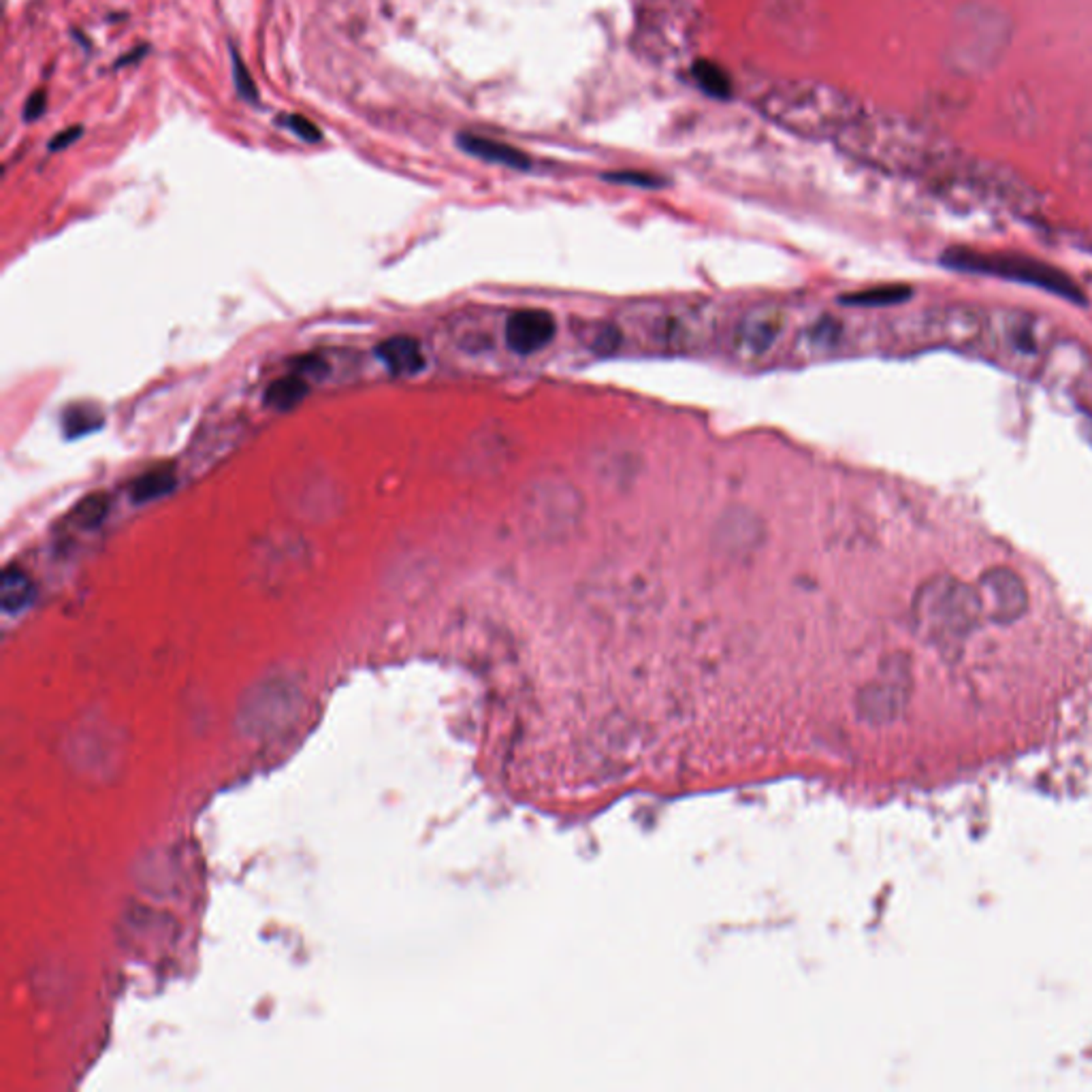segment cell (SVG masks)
Here are the masks:
<instances>
[{
    "label": "cell",
    "mask_w": 1092,
    "mask_h": 1092,
    "mask_svg": "<svg viewBox=\"0 0 1092 1092\" xmlns=\"http://www.w3.org/2000/svg\"><path fill=\"white\" fill-rule=\"evenodd\" d=\"M308 382L299 374H289L277 378L265 391V404L273 410H291L308 395Z\"/></svg>",
    "instance_id": "12"
},
{
    "label": "cell",
    "mask_w": 1092,
    "mask_h": 1092,
    "mask_svg": "<svg viewBox=\"0 0 1092 1092\" xmlns=\"http://www.w3.org/2000/svg\"><path fill=\"white\" fill-rule=\"evenodd\" d=\"M981 615L997 625H1009L1022 619L1028 611V592L1024 580L1009 568L986 570L975 583Z\"/></svg>",
    "instance_id": "5"
},
{
    "label": "cell",
    "mask_w": 1092,
    "mask_h": 1092,
    "mask_svg": "<svg viewBox=\"0 0 1092 1092\" xmlns=\"http://www.w3.org/2000/svg\"><path fill=\"white\" fill-rule=\"evenodd\" d=\"M913 628L918 637L941 651L962 649L983 619L975 585L950 575L928 578L913 599Z\"/></svg>",
    "instance_id": "1"
},
{
    "label": "cell",
    "mask_w": 1092,
    "mask_h": 1092,
    "mask_svg": "<svg viewBox=\"0 0 1092 1092\" xmlns=\"http://www.w3.org/2000/svg\"><path fill=\"white\" fill-rule=\"evenodd\" d=\"M148 50H150V46H141V48L131 50V53H127V56H124V58H120L118 62H115V69H118V67H127V65H132V62H139L143 56H146Z\"/></svg>",
    "instance_id": "22"
},
{
    "label": "cell",
    "mask_w": 1092,
    "mask_h": 1092,
    "mask_svg": "<svg viewBox=\"0 0 1092 1092\" xmlns=\"http://www.w3.org/2000/svg\"><path fill=\"white\" fill-rule=\"evenodd\" d=\"M110 508H111L110 495L105 494L88 495L86 499L79 501L73 513H71V523L84 527V530H91V527L103 523V518L110 513Z\"/></svg>",
    "instance_id": "15"
},
{
    "label": "cell",
    "mask_w": 1092,
    "mask_h": 1092,
    "mask_svg": "<svg viewBox=\"0 0 1092 1092\" xmlns=\"http://www.w3.org/2000/svg\"><path fill=\"white\" fill-rule=\"evenodd\" d=\"M62 425H65V434L69 437H79L96 432V429L103 425V416L101 412L92 406H75L65 412Z\"/></svg>",
    "instance_id": "16"
},
{
    "label": "cell",
    "mask_w": 1092,
    "mask_h": 1092,
    "mask_svg": "<svg viewBox=\"0 0 1092 1092\" xmlns=\"http://www.w3.org/2000/svg\"><path fill=\"white\" fill-rule=\"evenodd\" d=\"M46 110H48V92L46 91H34L24 105V120L26 122L39 120L41 115L46 113Z\"/></svg>",
    "instance_id": "20"
},
{
    "label": "cell",
    "mask_w": 1092,
    "mask_h": 1092,
    "mask_svg": "<svg viewBox=\"0 0 1092 1092\" xmlns=\"http://www.w3.org/2000/svg\"><path fill=\"white\" fill-rule=\"evenodd\" d=\"M909 294H911V289L905 284H883V286H873V289H866V291L845 294V297H840V303H845V306H858V308H883V306H894V303L907 301Z\"/></svg>",
    "instance_id": "13"
},
{
    "label": "cell",
    "mask_w": 1092,
    "mask_h": 1092,
    "mask_svg": "<svg viewBox=\"0 0 1092 1092\" xmlns=\"http://www.w3.org/2000/svg\"><path fill=\"white\" fill-rule=\"evenodd\" d=\"M785 329V312L775 306V303H766V306H758L749 310L745 316L738 320L737 329H734V351H737L742 359H758V356L766 354L777 344L779 335Z\"/></svg>",
    "instance_id": "6"
},
{
    "label": "cell",
    "mask_w": 1092,
    "mask_h": 1092,
    "mask_svg": "<svg viewBox=\"0 0 1092 1092\" xmlns=\"http://www.w3.org/2000/svg\"><path fill=\"white\" fill-rule=\"evenodd\" d=\"M82 135H84V127H69V129H65V131H60L58 135L48 143V150H50V152L65 150V148H69V146H73V143H75L79 137H82Z\"/></svg>",
    "instance_id": "21"
},
{
    "label": "cell",
    "mask_w": 1092,
    "mask_h": 1092,
    "mask_svg": "<svg viewBox=\"0 0 1092 1092\" xmlns=\"http://www.w3.org/2000/svg\"><path fill=\"white\" fill-rule=\"evenodd\" d=\"M945 267H952L958 272H969L980 275H992L1001 277V280H1014L1026 286H1035V289L1059 294V297L1073 301V303H1086L1084 293L1078 289V284L1071 280L1067 273H1062L1056 267L1047 265L1043 261H1035L1028 256H1016V254H995V253H975V250H950L943 256Z\"/></svg>",
    "instance_id": "2"
},
{
    "label": "cell",
    "mask_w": 1092,
    "mask_h": 1092,
    "mask_svg": "<svg viewBox=\"0 0 1092 1092\" xmlns=\"http://www.w3.org/2000/svg\"><path fill=\"white\" fill-rule=\"evenodd\" d=\"M231 65H233V82H235L237 88V94L244 98L246 103L250 105H258L261 101V94H258V88L254 84L253 75H250V71L246 67L244 58L239 56V51L231 46Z\"/></svg>",
    "instance_id": "17"
},
{
    "label": "cell",
    "mask_w": 1092,
    "mask_h": 1092,
    "mask_svg": "<svg viewBox=\"0 0 1092 1092\" xmlns=\"http://www.w3.org/2000/svg\"><path fill=\"white\" fill-rule=\"evenodd\" d=\"M34 585L22 568L7 566L0 578V606L5 613H17L30 604Z\"/></svg>",
    "instance_id": "11"
},
{
    "label": "cell",
    "mask_w": 1092,
    "mask_h": 1092,
    "mask_svg": "<svg viewBox=\"0 0 1092 1092\" xmlns=\"http://www.w3.org/2000/svg\"><path fill=\"white\" fill-rule=\"evenodd\" d=\"M606 180L619 182V184H634V186H642V188H657V186H661L659 177L649 175V173H638V172L611 173V175H606Z\"/></svg>",
    "instance_id": "19"
},
{
    "label": "cell",
    "mask_w": 1092,
    "mask_h": 1092,
    "mask_svg": "<svg viewBox=\"0 0 1092 1092\" xmlns=\"http://www.w3.org/2000/svg\"><path fill=\"white\" fill-rule=\"evenodd\" d=\"M175 485H177V474L173 465L172 463L156 465V468H150L148 472H143L139 478L131 482L129 494L135 504H146V501L160 499L167 494H172Z\"/></svg>",
    "instance_id": "10"
},
{
    "label": "cell",
    "mask_w": 1092,
    "mask_h": 1092,
    "mask_svg": "<svg viewBox=\"0 0 1092 1092\" xmlns=\"http://www.w3.org/2000/svg\"><path fill=\"white\" fill-rule=\"evenodd\" d=\"M704 312L692 306H653L640 308L637 327L640 337L661 348H689L706 335Z\"/></svg>",
    "instance_id": "4"
},
{
    "label": "cell",
    "mask_w": 1092,
    "mask_h": 1092,
    "mask_svg": "<svg viewBox=\"0 0 1092 1092\" xmlns=\"http://www.w3.org/2000/svg\"><path fill=\"white\" fill-rule=\"evenodd\" d=\"M456 146H459L465 154H470L474 158L516 169V172H525V169H530L532 165L525 152L495 139H487L480 135H465L463 132V135H459V139H456Z\"/></svg>",
    "instance_id": "9"
},
{
    "label": "cell",
    "mask_w": 1092,
    "mask_h": 1092,
    "mask_svg": "<svg viewBox=\"0 0 1092 1092\" xmlns=\"http://www.w3.org/2000/svg\"><path fill=\"white\" fill-rule=\"evenodd\" d=\"M375 356L387 365V370L397 375H416L425 370L427 359L418 339L410 335H395L384 339L375 348Z\"/></svg>",
    "instance_id": "8"
},
{
    "label": "cell",
    "mask_w": 1092,
    "mask_h": 1092,
    "mask_svg": "<svg viewBox=\"0 0 1092 1092\" xmlns=\"http://www.w3.org/2000/svg\"><path fill=\"white\" fill-rule=\"evenodd\" d=\"M911 666L907 656H890L877 678L858 694V715L871 726H885L899 719L911 694Z\"/></svg>",
    "instance_id": "3"
},
{
    "label": "cell",
    "mask_w": 1092,
    "mask_h": 1092,
    "mask_svg": "<svg viewBox=\"0 0 1092 1092\" xmlns=\"http://www.w3.org/2000/svg\"><path fill=\"white\" fill-rule=\"evenodd\" d=\"M692 73L698 86H700L706 94H711L715 98H728L732 94L730 75L718 65V62L698 60L692 67Z\"/></svg>",
    "instance_id": "14"
},
{
    "label": "cell",
    "mask_w": 1092,
    "mask_h": 1092,
    "mask_svg": "<svg viewBox=\"0 0 1092 1092\" xmlns=\"http://www.w3.org/2000/svg\"><path fill=\"white\" fill-rule=\"evenodd\" d=\"M277 124L284 129H289L291 132H294L301 141H308V143H320L322 141V132L316 127L314 122L308 120L306 115H299V113H282L277 115Z\"/></svg>",
    "instance_id": "18"
},
{
    "label": "cell",
    "mask_w": 1092,
    "mask_h": 1092,
    "mask_svg": "<svg viewBox=\"0 0 1092 1092\" xmlns=\"http://www.w3.org/2000/svg\"><path fill=\"white\" fill-rule=\"evenodd\" d=\"M555 318L546 310H516L504 327L506 346L516 354H534L549 346L555 337Z\"/></svg>",
    "instance_id": "7"
}]
</instances>
